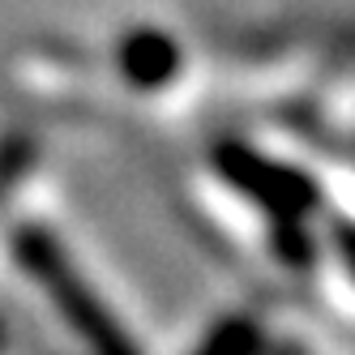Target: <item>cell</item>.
<instances>
[{"label": "cell", "mask_w": 355, "mask_h": 355, "mask_svg": "<svg viewBox=\"0 0 355 355\" xmlns=\"http://www.w3.org/2000/svg\"><path fill=\"white\" fill-rule=\"evenodd\" d=\"M17 257L26 261L31 274L56 295V304L64 309V317L90 338V347L98 355H133L129 343H124V334L112 325V317L103 313V304H98L90 295V287L69 270V261H64V252L56 248V240H47L43 232H21L17 236Z\"/></svg>", "instance_id": "obj_1"}, {"label": "cell", "mask_w": 355, "mask_h": 355, "mask_svg": "<svg viewBox=\"0 0 355 355\" xmlns=\"http://www.w3.org/2000/svg\"><path fill=\"white\" fill-rule=\"evenodd\" d=\"M214 163L223 167V175L236 189H244L248 197H257L261 206H270L274 214H283V218H295V214H304L313 206V184L304 180V175L278 167V163H270L261 155H252V150H244L236 141L218 146Z\"/></svg>", "instance_id": "obj_2"}, {"label": "cell", "mask_w": 355, "mask_h": 355, "mask_svg": "<svg viewBox=\"0 0 355 355\" xmlns=\"http://www.w3.org/2000/svg\"><path fill=\"white\" fill-rule=\"evenodd\" d=\"M120 64H124V73H129L133 82L155 86V82H167L175 73V47L163 35L141 31V35H133L129 43L120 47Z\"/></svg>", "instance_id": "obj_3"}]
</instances>
